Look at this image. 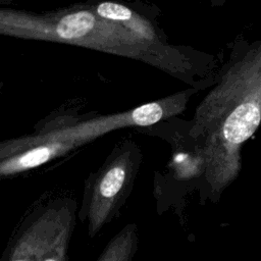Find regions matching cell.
<instances>
[{"label": "cell", "instance_id": "obj_3", "mask_svg": "<svg viewBox=\"0 0 261 261\" xmlns=\"http://www.w3.org/2000/svg\"><path fill=\"white\" fill-rule=\"evenodd\" d=\"M162 109L156 103L145 104L133 111V121L139 125H150L159 121L162 117Z\"/></svg>", "mask_w": 261, "mask_h": 261}, {"label": "cell", "instance_id": "obj_1", "mask_svg": "<svg viewBox=\"0 0 261 261\" xmlns=\"http://www.w3.org/2000/svg\"><path fill=\"white\" fill-rule=\"evenodd\" d=\"M101 16L118 21L137 33L155 40L158 7L142 1L87 0Z\"/></svg>", "mask_w": 261, "mask_h": 261}, {"label": "cell", "instance_id": "obj_6", "mask_svg": "<svg viewBox=\"0 0 261 261\" xmlns=\"http://www.w3.org/2000/svg\"><path fill=\"white\" fill-rule=\"evenodd\" d=\"M15 1H21V0H0V3H11V2H15Z\"/></svg>", "mask_w": 261, "mask_h": 261}, {"label": "cell", "instance_id": "obj_2", "mask_svg": "<svg viewBox=\"0 0 261 261\" xmlns=\"http://www.w3.org/2000/svg\"><path fill=\"white\" fill-rule=\"evenodd\" d=\"M259 121V108L252 103L243 104L226 119L223 127L224 137L233 144L245 142L255 132Z\"/></svg>", "mask_w": 261, "mask_h": 261}, {"label": "cell", "instance_id": "obj_7", "mask_svg": "<svg viewBox=\"0 0 261 261\" xmlns=\"http://www.w3.org/2000/svg\"><path fill=\"white\" fill-rule=\"evenodd\" d=\"M3 83L2 82H0V93H1V91H2V88H3Z\"/></svg>", "mask_w": 261, "mask_h": 261}, {"label": "cell", "instance_id": "obj_5", "mask_svg": "<svg viewBox=\"0 0 261 261\" xmlns=\"http://www.w3.org/2000/svg\"><path fill=\"white\" fill-rule=\"evenodd\" d=\"M210 5L214 8H220L222 6H224V4L226 3V0H208Z\"/></svg>", "mask_w": 261, "mask_h": 261}, {"label": "cell", "instance_id": "obj_4", "mask_svg": "<svg viewBox=\"0 0 261 261\" xmlns=\"http://www.w3.org/2000/svg\"><path fill=\"white\" fill-rule=\"evenodd\" d=\"M125 172L121 167L110 169L100 184V192L104 197L114 196L121 188L124 180Z\"/></svg>", "mask_w": 261, "mask_h": 261}]
</instances>
